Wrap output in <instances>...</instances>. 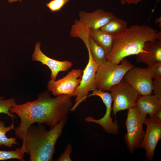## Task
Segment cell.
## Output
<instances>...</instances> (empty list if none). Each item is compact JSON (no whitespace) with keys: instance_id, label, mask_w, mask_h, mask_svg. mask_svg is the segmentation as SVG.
Wrapping results in <instances>:
<instances>
[{"instance_id":"obj_27","label":"cell","mask_w":161,"mask_h":161,"mask_svg":"<svg viewBox=\"0 0 161 161\" xmlns=\"http://www.w3.org/2000/svg\"><path fill=\"white\" fill-rule=\"evenodd\" d=\"M121 4L122 5L134 4L136 5L139 2L142 0H120Z\"/></svg>"},{"instance_id":"obj_2","label":"cell","mask_w":161,"mask_h":161,"mask_svg":"<svg viewBox=\"0 0 161 161\" xmlns=\"http://www.w3.org/2000/svg\"><path fill=\"white\" fill-rule=\"evenodd\" d=\"M65 117L47 131L45 124L32 125L28 129L21 148L30 155L29 161H51L55 152V146L67 122Z\"/></svg>"},{"instance_id":"obj_28","label":"cell","mask_w":161,"mask_h":161,"mask_svg":"<svg viewBox=\"0 0 161 161\" xmlns=\"http://www.w3.org/2000/svg\"><path fill=\"white\" fill-rule=\"evenodd\" d=\"M161 110H159L158 112H157L155 114L154 116L153 117H154L156 118H157V119L161 120Z\"/></svg>"},{"instance_id":"obj_5","label":"cell","mask_w":161,"mask_h":161,"mask_svg":"<svg viewBox=\"0 0 161 161\" xmlns=\"http://www.w3.org/2000/svg\"><path fill=\"white\" fill-rule=\"evenodd\" d=\"M109 91L113 102L112 108L114 115L120 111L136 106L141 96L123 78L113 86Z\"/></svg>"},{"instance_id":"obj_19","label":"cell","mask_w":161,"mask_h":161,"mask_svg":"<svg viewBox=\"0 0 161 161\" xmlns=\"http://www.w3.org/2000/svg\"><path fill=\"white\" fill-rule=\"evenodd\" d=\"M91 52L95 63L100 66L104 64L107 61V54L104 50L89 37V47L87 49Z\"/></svg>"},{"instance_id":"obj_21","label":"cell","mask_w":161,"mask_h":161,"mask_svg":"<svg viewBox=\"0 0 161 161\" xmlns=\"http://www.w3.org/2000/svg\"><path fill=\"white\" fill-rule=\"evenodd\" d=\"M24 153L21 148H16L15 150L5 151L0 150V161L17 159L21 161H25V160L24 158Z\"/></svg>"},{"instance_id":"obj_22","label":"cell","mask_w":161,"mask_h":161,"mask_svg":"<svg viewBox=\"0 0 161 161\" xmlns=\"http://www.w3.org/2000/svg\"><path fill=\"white\" fill-rule=\"evenodd\" d=\"M17 104L15 99L13 98L5 100L3 97H0V113L6 114L10 117L12 121L16 118V115L10 112V108Z\"/></svg>"},{"instance_id":"obj_17","label":"cell","mask_w":161,"mask_h":161,"mask_svg":"<svg viewBox=\"0 0 161 161\" xmlns=\"http://www.w3.org/2000/svg\"><path fill=\"white\" fill-rule=\"evenodd\" d=\"M70 35L72 37H78L85 43L87 49L89 47V28L79 20L76 19L72 26Z\"/></svg>"},{"instance_id":"obj_20","label":"cell","mask_w":161,"mask_h":161,"mask_svg":"<svg viewBox=\"0 0 161 161\" xmlns=\"http://www.w3.org/2000/svg\"><path fill=\"white\" fill-rule=\"evenodd\" d=\"M14 129V121H13L11 125L6 126L4 122L1 120L0 116V146H5L11 148L15 145L18 144L16 138H8L6 135L7 132Z\"/></svg>"},{"instance_id":"obj_15","label":"cell","mask_w":161,"mask_h":161,"mask_svg":"<svg viewBox=\"0 0 161 161\" xmlns=\"http://www.w3.org/2000/svg\"><path fill=\"white\" fill-rule=\"evenodd\" d=\"M136 106L139 115L145 121L147 114H149V117H153L161 110V102L151 94L141 95Z\"/></svg>"},{"instance_id":"obj_7","label":"cell","mask_w":161,"mask_h":161,"mask_svg":"<svg viewBox=\"0 0 161 161\" xmlns=\"http://www.w3.org/2000/svg\"><path fill=\"white\" fill-rule=\"evenodd\" d=\"M89 61L87 65L83 71L80 82L75 89L73 96H76L75 103L70 109L74 111L82 102L85 101L89 92L97 89L95 77L98 66L94 62L90 51L88 50Z\"/></svg>"},{"instance_id":"obj_11","label":"cell","mask_w":161,"mask_h":161,"mask_svg":"<svg viewBox=\"0 0 161 161\" xmlns=\"http://www.w3.org/2000/svg\"><path fill=\"white\" fill-rule=\"evenodd\" d=\"M141 95H151L153 91V79L145 68L134 66L123 77Z\"/></svg>"},{"instance_id":"obj_16","label":"cell","mask_w":161,"mask_h":161,"mask_svg":"<svg viewBox=\"0 0 161 161\" xmlns=\"http://www.w3.org/2000/svg\"><path fill=\"white\" fill-rule=\"evenodd\" d=\"M89 34L94 41L104 50L107 55L112 47L114 35L100 29H89Z\"/></svg>"},{"instance_id":"obj_13","label":"cell","mask_w":161,"mask_h":161,"mask_svg":"<svg viewBox=\"0 0 161 161\" xmlns=\"http://www.w3.org/2000/svg\"><path fill=\"white\" fill-rule=\"evenodd\" d=\"M79 20L89 29H99L115 16L112 13L98 9L91 12L81 11L79 13Z\"/></svg>"},{"instance_id":"obj_23","label":"cell","mask_w":161,"mask_h":161,"mask_svg":"<svg viewBox=\"0 0 161 161\" xmlns=\"http://www.w3.org/2000/svg\"><path fill=\"white\" fill-rule=\"evenodd\" d=\"M145 69L152 79L161 77V62L148 65Z\"/></svg>"},{"instance_id":"obj_30","label":"cell","mask_w":161,"mask_h":161,"mask_svg":"<svg viewBox=\"0 0 161 161\" xmlns=\"http://www.w3.org/2000/svg\"><path fill=\"white\" fill-rule=\"evenodd\" d=\"M18 0L19 1H20L21 2V0H8V1L9 2L11 3L17 1Z\"/></svg>"},{"instance_id":"obj_31","label":"cell","mask_w":161,"mask_h":161,"mask_svg":"<svg viewBox=\"0 0 161 161\" xmlns=\"http://www.w3.org/2000/svg\"><path fill=\"white\" fill-rule=\"evenodd\" d=\"M161 0H157V4L158 2L160 1Z\"/></svg>"},{"instance_id":"obj_10","label":"cell","mask_w":161,"mask_h":161,"mask_svg":"<svg viewBox=\"0 0 161 161\" xmlns=\"http://www.w3.org/2000/svg\"><path fill=\"white\" fill-rule=\"evenodd\" d=\"M97 96L102 99L106 107L105 114L102 118L95 119L91 116L86 118L85 120L89 122H93L101 125L105 131L109 134H116L118 133L119 126L117 121L114 122L111 117L113 101L110 93L97 89L92 91V93L88 95L87 97L91 96Z\"/></svg>"},{"instance_id":"obj_25","label":"cell","mask_w":161,"mask_h":161,"mask_svg":"<svg viewBox=\"0 0 161 161\" xmlns=\"http://www.w3.org/2000/svg\"><path fill=\"white\" fill-rule=\"evenodd\" d=\"M153 95L161 102V77L156 78L153 80Z\"/></svg>"},{"instance_id":"obj_29","label":"cell","mask_w":161,"mask_h":161,"mask_svg":"<svg viewBox=\"0 0 161 161\" xmlns=\"http://www.w3.org/2000/svg\"><path fill=\"white\" fill-rule=\"evenodd\" d=\"M155 23L156 24H158L159 27V28H161V17H159L156 18L155 20Z\"/></svg>"},{"instance_id":"obj_12","label":"cell","mask_w":161,"mask_h":161,"mask_svg":"<svg viewBox=\"0 0 161 161\" xmlns=\"http://www.w3.org/2000/svg\"><path fill=\"white\" fill-rule=\"evenodd\" d=\"M41 44L39 42L35 45L32 60L39 61L48 66L51 71V79L55 80L60 72L67 71L72 67L73 64L70 61H58L46 55L41 50Z\"/></svg>"},{"instance_id":"obj_3","label":"cell","mask_w":161,"mask_h":161,"mask_svg":"<svg viewBox=\"0 0 161 161\" xmlns=\"http://www.w3.org/2000/svg\"><path fill=\"white\" fill-rule=\"evenodd\" d=\"M156 39L161 41L160 31L147 25H132L114 35L112 49L107 55V60L119 64L125 57L142 52L146 42Z\"/></svg>"},{"instance_id":"obj_26","label":"cell","mask_w":161,"mask_h":161,"mask_svg":"<svg viewBox=\"0 0 161 161\" xmlns=\"http://www.w3.org/2000/svg\"><path fill=\"white\" fill-rule=\"evenodd\" d=\"M72 148L69 144L66 146L64 152L57 160L58 161H72L70 157V155L72 152Z\"/></svg>"},{"instance_id":"obj_8","label":"cell","mask_w":161,"mask_h":161,"mask_svg":"<svg viewBox=\"0 0 161 161\" xmlns=\"http://www.w3.org/2000/svg\"><path fill=\"white\" fill-rule=\"evenodd\" d=\"M83 71L74 69L63 78L57 80L51 79L48 83L47 88L54 96L66 94L72 97L81 80Z\"/></svg>"},{"instance_id":"obj_14","label":"cell","mask_w":161,"mask_h":161,"mask_svg":"<svg viewBox=\"0 0 161 161\" xmlns=\"http://www.w3.org/2000/svg\"><path fill=\"white\" fill-rule=\"evenodd\" d=\"M136 61L148 65L161 62V41L158 40L146 42L143 51L136 55Z\"/></svg>"},{"instance_id":"obj_9","label":"cell","mask_w":161,"mask_h":161,"mask_svg":"<svg viewBox=\"0 0 161 161\" xmlns=\"http://www.w3.org/2000/svg\"><path fill=\"white\" fill-rule=\"evenodd\" d=\"M146 132L140 147L145 150L148 160L153 159L157 145L161 138V120L153 117L146 118Z\"/></svg>"},{"instance_id":"obj_18","label":"cell","mask_w":161,"mask_h":161,"mask_svg":"<svg viewBox=\"0 0 161 161\" xmlns=\"http://www.w3.org/2000/svg\"><path fill=\"white\" fill-rule=\"evenodd\" d=\"M127 28L126 21L114 16L100 29L114 35L124 32Z\"/></svg>"},{"instance_id":"obj_4","label":"cell","mask_w":161,"mask_h":161,"mask_svg":"<svg viewBox=\"0 0 161 161\" xmlns=\"http://www.w3.org/2000/svg\"><path fill=\"white\" fill-rule=\"evenodd\" d=\"M134 66L124 58L118 64L107 60L104 64L98 68L95 77L97 89L109 91L122 80L126 72Z\"/></svg>"},{"instance_id":"obj_6","label":"cell","mask_w":161,"mask_h":161,"mask_svg":"<svg viewBox=\"0 0 161 161\" xmlns=\"http://www.w3.org/2000/svg\"><path fill=\"white\" fill-rule=\"evenodd\" d=\"M145 123V121L139 114L136 106L128 109L125 140L131 153L140 147L145 134L143 128Z\"/></svg>"},{"instance_id":"obj_24","label":"cell","mask_w":161,"mask_h":161,"mask_svg":"<svg viewBox=\"0 0 161 161\" xmlns=\"http://www.w3.org/2000/svg\"><path fill=\"white\" fill-rule=\"evenodd\" d=\"M69 0H51L46 4L51 12L60 10Z\"/></svg>"},{"instance_id":"obj_1","label":"cell","mask_w":161,"mask_h":161,"mask_svg":"<svg viewBox=\"0 0 161 161\" xmlns=\"http://www.w3.org/2000/svg\"><path fill=\"white\" fill-rule=\"evenodd\" d=\"M49 92L41 93L34 101L10 108V112L20 119L19 126L14 129L15 134L19 139H24L28 128L34 123L46 125L51 129L67 116L73 106L72 97L61 94L52 97Z\"/></svg>"}]
</instances>
